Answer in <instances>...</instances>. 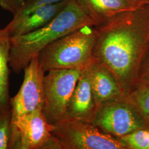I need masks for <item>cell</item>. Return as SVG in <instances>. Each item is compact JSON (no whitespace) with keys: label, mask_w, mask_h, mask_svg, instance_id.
Wrapping results in <instances>:
<instances>
[{"label":"cell","mask_w":149,"mask_h":149,"mask_svg":"<svg viewBox=\"0 0 149 149\" xmlns=\"http://www.w3.org/2000/svg\"><path fill=\"white\" fill-rule=\"evenodd\" d=\"M96 27L93 56L112 72L126 97L138 84L149 51V4L119 14Z\"/></svg>","instance_id":"1"},{"label":"cell","mask_w":149,"mask_h":149,"mask_svg":"<svg viewBox=\"0 0 149 149\" xmlns=\"http://www.w3.org/2000/svg\"><path fill=\"white\" fill-rule=\"evenodd\" d=\"M97 25L77 0H70L64 10L48 24L26 34L11 38L10 68L19 74L50 44L81 27Z\"/></svg>","instance_id":"2"},{"label":"cell","mask_w":149,"mask_h":149,"mask_svg":"<svg viewBox=\"0 0 149 149\" xmlns=\"http://www.w3.org/2000/svg\"><path fill=\"white\" fill-rule=\"evenodd\" d=\"M97 31L96 26L81 27L56 40L39 53L45 72L52 70H85L95 60L93 54Z\"/></svg>","instance_id":"3"},{"label":"cell","mask_w":149,"mask_h":149,"mask_svg":"<svg viewBox=\"0 0 149 149\" xmlns=\"http://www.w3.org/2000/svg\"><path fill=\"white\" fill-rule=\"evenodd\" d=\"M52 134L56 149H128L119 139L76 119L68 118L55 124Z\"/></svg>","instance_id":"4"},{"label":"cell","mask_w":149,"mask_h":149,"mask_svg":"<svg viewBox=\"0 0 149 149\" xmlns=\"http://www.w3.org/2000/svg\"><path fill=\"white\" fill-rule=\"evenodd\" d=\"M81 71L78 70H52L44 75L42 111L49 124L55 125L68 118V103Z\"/></svg>","instance_id":"5"},{"label":"cell","mask_w":149,"mask_h":149,"mask_svg":"<svg viewBox=\"0 0 149 149\" xmlns=\"http://www.w3.org/2000/svg\"><path fill=\"white\" fill-rule=\"evenodd\" d=\"M49 124L42 109L11 120L8 149H56Z\"/></svg>","instance_id":"6"},{"label":"cell","mask_w":149,"mask_h":149,"mask_svg":"<svg viewBox=\"0 0 149 149\" xmlns=\"http://www.w3.org/2000/svg\"><path fill=\"white\" fill-rule=\"evenodd\" d=\"M92 123L102 132L119 137L140 129H149V125L126 97L102 104Z\"/></svg>","instance_id":"7"},{"label":"cell","mask_w":149,"mask_h":149,"mask_svg":"<svg viewBox=\"0 0 149 149\" xmlns=\"http://www.w3.org/2000/svg\"><path fill=\"white\" fill-rule=\"evenodd\" d=\"M38 55L32 58L24 70L21 87L16 95L10 99L11 120L38 109H43V80L45 71L39 64Z\"/></svg>","instance_id":"8"},{"label":"cell","mask_w":149,"mask_h":149,"mask_svg":"<svg viewBox=\"0 0 149 149\" xmlns=\"http://www.w3.org/2000/svg\"><path fill=\"white\" fill-rule=\"evenodd\" d=\"M86 70L97 109L105 102L125 97L112 72L96 59Z\"/></svg>","instance_id":"9"},{"label":"cell","mask_w":149,"mask_h":149,"mask_svg":"<svg viewBox=\"0 0 149 149\" xmlns=\"http://www.w3.org/2000/svg\"><path fill=\"white\" fill-rule=\"evenodd\" d=\"M97 107L94 100L89 76L86 70L81 71L80 77L70 97L67 114L70 118L92 123Z\"/></svg>","instance_id":"10"},{"label":"cell","mask_w":149,"mask_h":149,"mask_svg":"<svg viewBox=\"0 0 149 149\" xmlns=\"http://www.w3.org/2000/svg\"><path fill=\"white\" fill-rule=\"evenodd\" d=\"M70 0L39 7L19 18H13L5 27L10 37L26 34L48 24L64 10Z\"/></svg>","instance_id":"11"},{"label":"cell","mask_w":149,"mask_h":149,"mask_svg":"<svg viewBox=\"0 0 149 149\" xmlns=\"http://www.w3.org/2000/svg\"><path fill=\"white\" fill-rule=\"evenodd\" d=\"M77 1L98 25L119 14L138 10L145 5L135 0Z\"/></svg>","instance_id":"12"},{"label":"cell","mask_w":149,"mask_h":149,"mask_svg":"<svg viewBox=\"0 0 149 149\" xmlns=\"http://www.w3.org/2000/svg\"><path fill=\"white\" fill-rule=\"evenodd\" d=\"M11 37L5 28H0V109L10 106L9 92Z\"/></svg>","instance_id":"13"},{"label":"cell","mask_w":149,"mask_h":149,"mask_svg":"<svg viewBox=\"0 0 149 149\" xmlns=\"http://www.w3.org/2000/svg\"><path fill=\"white\" fill-rule=\"evenodd\" d=\"M126 98L143 117L149 116V86H136Z\"/></svg>","instance_id":"14"},{"label":"cell","mask_w":149,"mask_h":149,"mask_svg":"<svg viewBox=\"0 0 149 149\" xmlns=\"http://www.w3.org/2000/svg\"><path fill=\"white\" fill-rule=\"evenodd\" d=\"M128 149H149V129H140L119 137Z\"/></svg>","instance_id":"15"},{"label":"cell","mask_w":149,"mask_h":149,"mask_svg":"<svg viewBox=\"0 0 149 149\" xmlns=\"http://www.w3.org/2000/svg\"><path fill=\"white\" fill-rule=\"evenodd\" d=\"M11 107L0 109V149H8L11 138Z\"/></svg>","instance_id":"16"},{"label":"cell","mask_w":149,"mask_h":149,"mask_svg":"<svg viewBox=\"0 0 149 149\" xmlns=\"http://www.w3.org/2000/svg\"><path fill=\"white\" fill-rule=\"evenodd\" d=\"M67 0H26L21 11L13 16V18H19L26 16L38 8L44 6L54 4Z\"/></svg>","instance_id":"17"},{"label":"cell","mask_w":149,"mask_h":149,"mask_svg":"<svg viewBox=\"0 0 149 149\" xmlns=\"http://www.w3.org/2000/svg\"><path fill=\"white\" fill-rule=\"evenodd\" d=\"M26 0H0V6L13 16L21 11Z\"/></svg>","instance_id":"18"},{"label":"cell","mask_w":149,"mask_h":149,"mask_svg":"<svg viewBox=\"0 0 149 149\" xmlns=\"http://www.w3.org/2000/svg\"><path fill=\"white\" fill-rule=\"evenodd\" d=\"M139 85L149 86V56L148 58L146 56L142 64L137 85Z\"/></svg>","instance_id":"19"},{"label":"cell","mask_w":149,"mask_h":149,"mask_svg":"<svg viewBox=\"0 0 149 149\" xmlns=\"http://www.w3.org/2000/svg\"><path fill=\"white\" fill-rule=\"evenodd\" d=\"M135 1H138L139 2H141L145 5L149 4V0H135Z\"/></svg>","instance_id":"20"},{"label":"cell","mask_w":149,"mask_h":149,"mask_svg":"<svg viewBox=\"0 0 149 149\" xmlns=\"http://www.w3.org/2000/svg\"><path fill=\"white\" fill-rule=\"evenodd\" d=\"M146 119L147 120V121L148 122V123H149V116H148L146 118Z\"/></svg>","instance_id":"21"},{"label":"cell","mask_w":149,"mask_h":149,"mask_svg":"<svg viewBox=\"0 0 149 149\" xmlns=\"http://www.w3.org/2000/svg\"></svg>","instance_id":"22"},{"label":"cell","mask_w":149,"mask_h":149,"mask_svg":"<svg viewBox=\"0 0 149 149\" xmlns=\"http://www.w3.org/2000/svg\"></svg>","instance_id":"23"}]
</instances>
